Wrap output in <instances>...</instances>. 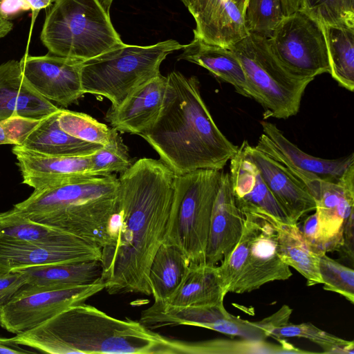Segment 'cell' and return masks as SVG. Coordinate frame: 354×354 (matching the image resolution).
<instances>
[{
	"label": "cell",
	"mask_w": 354,
	"mask_h": 354,
	"mask_svg": "<svg viewBox=\"0 0 354 354\" xmlns=\"http://www.w3.org/2000/svg\"><path fill=\"white\" fill-rule=\"evenodd\" d=\"M174 178L163 162L149 158L138 160L118 178L116 210L100 259L109 294L151 295L149 268L164 241Z\"/></svg>",
	"instance_id": "obj_1"
},
{
	"label": "cell",
	"mask_w": 354,
	"mask_h": 354,
	"mask_svg": "<svg viewBox=\"0 0 354 354\" xmlns=\"http://www.w3.org/2000/svg\"><path fill=\"white\" fill-rule=\"evenodd\" d=\"M160 113L140 135L176 176L197 169L223 170L237 152L218 128L201 94L197 77L173 71Z\"/></svg>",
	"instance_id": "obj_2"
},
{
	"label": "cell",
	"mask_w": 354,
	"mask_h": 354,
	"mask_svg": "<svg viewBox=\"0 0 354 354\" xmlns=\"http://www.w3.org/2000/svg\"><path fill=\"white\" fill-rule=\"evenodd\" d=\"M12 339L51 354L191 353V342L163 336L140 322L115 318L85 303L72 306Z\"/></svg>",
	"instance_id": "obj_3"
},
{
	"label": "cell",
	"mask_w": 354,
	"mask_h": 354,
	"mask_svg": "<svg viewBox=\"0 0 354 354\" xmlns=\"http://www.w3.org/2000/svg\"><path fill=\"white\" fill-rule=\"evenodd\" d=\"M118 187L119 180L113 174L85 177L34 190L13 208L34 221L102 248L108 243Z\"/></svg>",
	"instance_id": "obj_4"
},
{
	"label": "cell",
	"mask_w": 354,
	"mask_h": 354,
	"mask_svg": "<svg viewBox=\"0 0 354 354\" xmlns=\"http://www.w3.org/2000/svg\"><path fill=\"white\" fill-rule=\"evenodd\" d=\"M40 39L49 53L82 62L124 44L97 0H53Z\"/></svg>",
	"instance_id": "obj_5"
},
{
	"label": "cell",
	"mask_w": 354,
	"mask_h": 354,
	"mask_svg": "<svg viewBox=\"0 0 354 354\" xmlns=\"http://www.w3.org/2000/svg\"><path fill=\"white\" fill-rule=\"evenodd\" d=\"M183 47L174 39L149 46L124 43L82 62V89L84 94L107 98L111 107H116L136 88L160 74L162 61Z\"/></svg>",
	"instance_id": "obj_6"
},
{
	"label": "cell",
	"mask_w": 354,
	"mask_h": 354,
	"mask_svg": "<svg viewBox=\"0 0 354 354\" xmlns=\"http://www.w3.org/2000/svg\"><path fill=\"white\" fill-rule=\"evenodd\" d=\"M223 170L203 169L176 176L163 243L190 263H205L211 218Z\"/></svg>",
	"instance_id": "obj_7"
},
{
	"label": "cell",
	"mask_w": 354,
	"mask_h": 354,
	"mask_svg": "<svg viewBox=\"0 0 354 354\" xmlns=\"http://www.w3.org/2000/svg\"><path fill=\"white\" fill-rule=\"evenodd\" d=\"M243 69L251 98L263 109V119H288L299 111L313 81L290 73L272 53L267 38L249 34L229 47Z\"/></svg>",
	"instance_id": "obj_8"
},
{
	"label": "cell",
	"mask_w": 354,
	"mask_h": 354,
	"mask_svg": "<svg viewBox=\"0 0 354 354\" xmlns=\"http://www.w3.org/2000/svg\"><path fill=\"white\" fill-rule=\"evenodd\" d=\"M267 40L279 62L296 77L313 80L329 73L324 26L304 9L285 17Z\"/></svg>",
	"instance_id": "obj_9"
},
{
	"label": "cell",
	"mask_w": 354,
	"mask_h": 354,
	"mask_svg": "<svg viewBox=\"0 0 354 354\" xmlns=\"http://www.w3.org/2000/svg\"><path fill=\"white\" fill-rule=\"evenodd\" d=\"M150 329L186 325L205 328L242 339L265 340L272 329L283 322L279 312L258 322H250L232 315L223 304L200 306H172L160 301L141 313L139 321Z\"/></svg>",
	"instance_id": "obj_10"
},
{
	"label": "cell",
	"mask_w": 354,
	"mask_h": 354,
	"mask_svg": "<svg viewBox=\"0 0 354 354\" xmlns=\"http://www.w3.org/2000/svg\"><path fill=\"white\" fill-rule=\"evenodd\" d=\"M104 288L102 279L70 288L25 285L0 309V325L14 334L25 332Z\"/></svg>",
	"instance_id": "obj_11"
},
{
	"label": "cell",
	"mask_w": 354,
	"mask_h": 354,
	"mask_svg": "<svg viewBox=\"0 0 354 354\" xmlns=\"http://www.w3.org/2000/svg\"><path fill=\"white\" fill-rule=\"evenodd\" d=\"M263 133L255 146L278 161L312 195L318 198L321 183L339 181L354 165V153L336 159L313 156L290 141L278 127L266 120L260 122Z\"/></svg>",
	"instance_id": "obj_12"
},
{
	"label": "cell",
	"mask_w": 354,
	"mask_h": 354,
	"mask_svg": "<svg viewBox=\"0 0 354 354\" xmlns=\"http://www.w3.org/2000/svg\"><path fill=\"white\" fill-rule=\"evenodd\" d=\"M82 61L48 53L23 57L22 75L28 84L45 99L67 107L84 94L81 85Z\"/></svg>",
	"instance_id": "obj_13"
},
{
	"label": "cell",
	"mask_w": 354,
	"mask_h": 354,
	"mask_svg": "<svg viewBox=\"0 0 354 354\" xmlns=\"http://www.w3.org/2000/svg\"><path fill=\"white\" fill-rule=\"evenodd\" d=\"M315 203L318 236L324 251L340 252L344 236L354 232V165L337 182L322 180Z\"/></svg>",
	"instance_id": "obj_14"
},
{
	"label": "cell",
	"mask_w": 354,
	"mask_h": 354,
	"mask_svg": "<svg viewBox=\"0 0 354 354\" xmlns=\"http://www.w3.org/2000/svg\"><path fill=\"white\" fill-rule=\"evenodd\" d=\"M102 248L82 239L43 243L0 236V274L32 266L100 261Z\"/></svg>",
	"instance_id": "obj_15"
},
{
	"label": "cell",
	"mask_w": 354,
	"mask_h": 354,
	"mask_svg": "<svg viewBox=\"0 0 354 354\" xmlns=\"http://www.w3.org/2000/svg\"><path fill=\"white\" fill-rule=\"evenodd\" d=\"M292 275L290 266L283 261L278 253L274 226L266 218L262 217L259 230L242 268L228 288L227 293L250 292L267 283L287 280Z\"/></svg>",
	"instance_id": "obj_16"
},
{
	"label": "cell",
	"mask_w": 354,
	"mask_h": 354,
	"mask_svg": "<svg viewBox=\"0 0 354 354\" xmlns=\"http://www.w3.org/2000/svg\"><path fill=\"white\" fill-rule=\"evenodd\" d=\"M229 174L236 205L243 214L293 224L265 183L257 166L248 157L243 143L230 160Z\"/></svg>",
	"instance_id": "obj_17"
},
{
	"label": "cell",
	"mask_w": 354,
	"mask_h": 354,
	"mask_svg": "<svg viewBox=\"0 0 354 354\" xmlns=\"http://www.w3.org/2000/svg\"><path fill=\"white\" fill-rule=\"evenodd\" d=\"M12 152L22 176V183L34 190L54 187L94 176L88 156H47L14 145Z\"/></svg>",
	"instance_id": "obj_18"
},
{
	"label": "cell",
	"mask_w": 354,
	"mask_h": 354,
	"mask_svg": "<svg viewBox=\"0 0 354 354\" xmlns=\"http://www.w3.org/2000/svg\"><path fill=\"white\" fill-rule=\"evenodd\" d=\"M167 77L159 74L145 82L118 106L111 107L105 119L120 133L141 135L158 118L167 89Z\"/></svg>",
	"instance_id": "obj_19"
},
{
	"label": "cell",
	"mask_w": 354,
	"mask_h": 354,
	"mask_svg": "<svg viewBox=\"0 0 354 354\" xmlns=\"http://www.w3.org/2000/svg\"><path fill=\"white\" fill-rule=\"evenodd\" d=\"M245 215L236 205L229 173H223L212 211L205 263L217 266L229 257L244 228Z\"/></svg>",
	"instance_id": "obj_20"
},
{
	"label": "cell",
	"mask_w": 354,
	"mask_h": 354,
	"mask_svg": "<svg viewBox=\"0 0 354 354\" xmlns=\"http://www.w3.org/2000/svg\"><path fill=\"white\" fill-rule=\"evenodd\" d=\"M245 150L259 169L270 191L293 224L315 210L316 203L308 191L278 161L243 141Z\"/></svg>",
	"instance_id": "obj_21"
},
{
	"label": "cell",
	"mask_w": 354,
	"mask_h": 354,
	"mask_svg": "<svg viewBox=\"0 0 354 354\" xmlns=\"http://www.w3.org/2000/svg\"><path fill=\"white\" fill-rule=\"evenodd\" d=\"M187 8L196 21L194 37L206 42L229 48L249 35L232 0H194Z\"/></svg>",
	"instance_id": "obj_22"
},
{
	"label": "cell",
	"mask_w": 354,
	"mask_h": 354,
	"mask_svg": "<svg viewBox=\"0 0 354 354\" xmlns=\"http://www.w3.org/2000/svg\"><path fill=\"white\" fill-rule=\"evenodd\" d=\"M60 109L28 84L19 61L0 64V120L13 115L42 119Z\"/></svg>",
	"instance_id": "obj_23"
},
{
	"label": "cell",
	"mask_w": 354,
	"mask_h": 354,
	"mask_svg": "<svg viewBox=\"0 0 354 354\" xmlns=\"http://www.w3.org/2000/svg\"><path fill=\"white\" fill-rule=\"evenodd\" d=\"M182 49L178 59L206 68L218 79L233 86L238 93L251 98L242 66L230 48L194 37Z\"/></svg>",
	"instance_id": "obj_24"
},
{
	"label": "cell",
	"mask_w": 354,
	"mask_h": 354,
	"mask_svg": "<svg viewBox=\"0 0 354 354\" xmlns=\"http://www.w3.org/2000/svg\"><path fill=\"white\" fill-rule=\"evenodd\" d=\"M226 294L217 266L190 263L177 289L160 302L179 307L218 305Z\"/></svg>",
	"instance_id": "obj_25"
},
{
	"label": "cell",
	"mask_w": 354,
	"mask_h": 354,
	"mask_svg": "<svg viewBox=\"0 0 354 354\" xmlns=\"http://www.w3.org/2000/svg\"><path fill=\"white\" fill-rule=\"evenodd\" d=\"M59 111L41 119L19 146L54 156H88L103 146L78 139L62 129L57 120Z\"/></svg>",
	"instance_id": "obj_26"
},
{
	"label": "cell",
	"mask_w": 354,
	"mask_h": 354,
	"mask_svg": "<svg viewBox=\"0 0 354 354\" xmlns=\"http://www.w3.org/2000/svg\"><path fill=\"white\" fill-rule=\"evenodd\" d=\"M17 270L28 274L26 285L70 288L99 281L102 268L100 261L93 260L32 266Z\"/></svg>",
	"instance_id": "obj_27"
},
{
	"label": "cell",
	"mask_w": 354,
	"mask_h": 354,
	"mask_svg": "<svg viewBox=\"0 0 354 354\" xmlns=\"http://www.w3.org/2000/svg\"><path fill=\"white\" fill-rule=\"evenodd\" d=\"M271 223L276 231L277 250L283 261L304 277L307 286L322 283L319 271V254L307 245L299 224Z\"/></svg>",
	"instance_id": "obj_28"
},
{
	"label": "cell",
	"mask_w": 354,
	"mask_h": 354,
	"mask_svg": "<svg viewBox=\"0 0 354 354\" xmlns=\"http://www.w3.org/2000/svg\"><path fill=\"white\" fill-rule=\"evenodd\" d=\"M190 262L176 247L162 243L150 266L149 282L154 301H165L180 285Z\"/></svg>",
	"instance_id": "obj_29"
},
{
	"label": "cell",
	"mask_w": 354,
	"mask_h": 354,
	"mask_svg": "<svg viewBox=\"0 0 354 354\" xmlns=\"http://www.w3.org/2000/svg\"><path fill=\"white\" fill-rule=\"evenodd\" d=\"M328 48L330 72L338 84L354 90V28L323 26Z\"/></svg>",
	"instance_id": "obj_30"
},
{
	"label": "cell",
	"mask_w": 354,
	"mask_h": 354,
	"mask_svg": "<svg viewBox=\"0 0 354 354\" xmlns=\"http://www.w3.org/2000/svg\"><path fill=\"white\" fill-rule=\"evenodd\" d=\"M0 236L43 243H64L80 239L34 221L15 208L0 212Z\"/></svg>",
	"instance_id": "obj_31"
},
{
	"label": "cell",
	"mask_w": 354,
	"mask_h": 354,
	"mask_svg": "<svg viewBox=\"0 0 354 354\" xmlns=\"http://www.w3.org/2000/svg\"><path fill=\"white\" fill-rule=\"evenodd\" d=\"M270 337L277 340L287 337L306 339L319 346L325 353L353 354L354 342L326 332L310 322L299 324L289 322L273 328Z\"/></svg>",
	"instance_id": "obj_32"
},
{
	"label": "cell",
	"mask_w": 354,
	"mask_h": 354,
	"mask_svg": "<svg viewBox=\"0 0 354 354\" xmlns=\"http://www.w3.org/2000/svg\"><path fill=\"white\" fill-rule=\"evenodd\" d=\"M243 16L249 34L267 39L285 17L281 0H246Z\"/></svg>",
	"instance_id": "obj_33"
},
{
	"label": "cell",
	"mask_w": 354,
	"mask_h": 354,
	"mask_svg": "<svg viewBox=\"0 0 354 354\" xmlns=\"http://www.w3.org/2000/svg\"><path fill=\"white\" fill-rule=\"evenodd\" d=\"M57 120L62 129L78 139L102 145L110 140L112 129L86 113L61 109Z\"/></svg>",
	"instance_id": "obj_34"
},
{
	"label": "cell",
	"mask_w": 354,
	"mask_h": 354,
	"mask_svg": "<svg viewBox=\"0 0 354 354\" xmlns=\"http://www.w3.org/2000/svg\"><path fill=\"white\" fill-rule=\"evenodd\" d=\"M91 172L94 176H104L113 173H123L133 165L127 147L112 128L109 142L90 156Z\"/></svg>",
	"instance_id": "obj_35"
},
{
	"label": "cell",
	"mask_w": 354,
	"mask_h": 354,
	"mask_svg": "<svg viewBox=\"0 0 354 354\" xmlns=\"http://www.w3.org/2000/svg\"><path fill=\"white\" fill-rule=\"evenodd\" d=\"M319 271L324 289L338 293L354 304V270L326 253L319 255Z\"/></svg>",
	"instance_id": "obj_36"
},
{
	"label": "cell",
	"mask_w": 354,
	"mask_h": 354,
	"mask_svg": "<svg viewBox=\"0 0 354 354\" xmlns=\"http://www.w3.org/2000/svg\"><path fill=\"white\" fill-rule=\"evenodd\" d=\"M303 9L323 26L354 28V0H304Z\"/></svg>",
	"instance_id": "obj_37"
},
{
	"label": "cell",
	"mask_w": 354,
	"mask_h": 354,
	"mask_svg": "<svg viewBox=\"0 0 354 354\" xmlns=\"http://www.w3.org/2000/svg\"><path fill=\"white\" fill-rule=\"evenodd\" d=\"M35 125L33 119L21 115L0 120V145H21Z\"/></svg>",
	"instance_id": "obj_38"
},
{
	"label": "cell",
	"mask_w": 354,
	"mask_h": 354,
	"mask_svg": "<svg viewBox=\"0 0 354 354\" xmlns=\"http://www.w3.org/2000/svg\"><path fill=\"white\" fill-rule=\"evenodd\" d=\"M28 274L22 270L0 274V309L28 283Z\"/></svg>",
	"instance_id": "obj_39"
},
{
	"label": "cell",
	"mask_w": 354,
	"mask_h": 354,
	"mask_svg": "<svg viewBox=\"0 0 354 354\" xmlns=\"http://www.w3.org/2000/svg\"><path fill=\"white\" fill-rule=\"evenodd\" d=\"M300 230L304 241L313 252L319 255L326 253L319 239L317 217L315 212L306 217Z\"/></svg>",
	"instance_id": "obj_40"
},
{
	"label": "cell",
	"mask_w": 354,
	"mask_h": 354,
	"mask_svg": "<svg viewBox=\"0 0 354 354\" xmlns=\"http://www.w3.org/2000/svg\"><path fill=\"white\" fill-rule=\"evenodd\" d=\"M32 351L22 348V346L17 344L12 337H0V354H24L32 353Z\"/></svg>",
	"instance_id": "obj_41"
},
{
	"label": "cell",
	"mask_w": 354,
	"mask_h": 354,
	"mask_svg": "<svg viewBox=\"0 0 354 354\" xmlns=\"http://www.w3.org/2000/svg\"><path fill=\"white\" fill-rule=\"evenodd\" d=\"M284 16L303 9L304 0H281Z\"/></svg>",
	"instance_id": "obj_42"
},
{
	"label": "cell",
	"mask_w": 354,
	"mask_h": 354,
	"mask_svg": "<svg viewBox=\"0 0 354 354\" xmlns=\"http://www.w3.org/2000/svg\"><path fill=\"white\" fill-rule=\"evenodd\" d=\"M30 7V10L33 12L39 11L43 8L49 7L53 3V0H23Z\"/></svg>",
	"instance_id": "obj_43"
},
{
	"label": "cell",
	"mask_w": 354,
	"mask_h": 354,
	"mask_svg": "<svg viewBox=\"0 0 354 354\" xmlns=\"http://www.w3.org/2000/svg\"><path fill=\"white\" fill-rule=\"evenodd\" d=\"M13 28V24L10 19L3 17L0 12V39L6 37Z\"/></svg>",
	"instance_id": "obj_44"
},
{
	"label": "cell",
	"mask_w": 354,
	"mask_h": 354,
	"mask_svg": "<svg viewBox=\"0 0 354 354\" xmlns=\"http://www.w3.org/2000/svg\"><path fill=\"white\" fill-rule=\"evenodd\" d=\"M100 6L102 7V8L104 10V11L109 14L110 8L111 6V3L113 2V0H97Z\"/></svg>",
	"instance_id": "obj_45"
},
{
	"label": "cell",
	"mask_w": 354,
	"mask_h": 354,
	"mask_svg": "<svg viewBox=\"0 0 354 354\" xmlns=\"http://www.w3.org/2000/svg\"><path fill=\"white\" fill-rule=\"evenodd\" d=\"M243 12L246 0H232Z\"/></svg>",
	"instance_id": "obj_46"
},
{
	"label": "cell",
	"mask_w": 354,
	"mask_h": 354,
	"mask_svg": "<svg viewBox=\"0 0 354 354\" xmlns=\"http://www.w3.org/2000/svg\"><path fill=\"white\" fill-rule=\"evenodd\" d=\"M194 0H181L183 4L187 7Z\"/></svg>",
	"instance_id": "obj_47"
}]
</instances>
